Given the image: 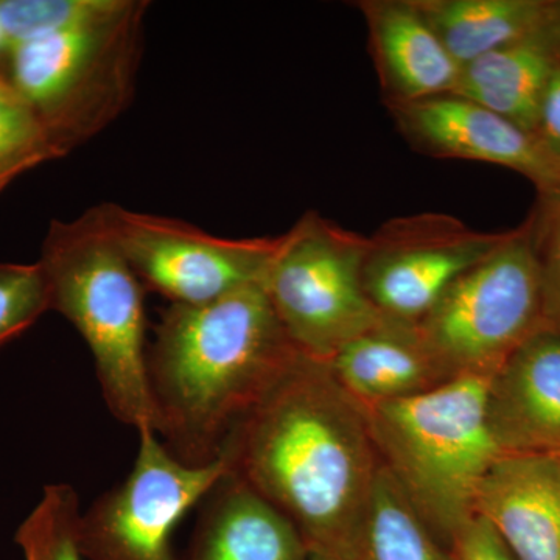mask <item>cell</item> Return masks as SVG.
Returning <instances> with one entry per match:
<instances>
[{
    "label": "cell",
    "instance_id": "cell-1",
    "mask_svg": "<svg viewBox=\"0 0 560 560\" xmlns=\"http://www.w3.org/2000/svg\"><path fill=\"white\" fill-rule=\"evenodd\" d=\"M220 458L296 528L308 552L355 560L383 464L366 410L326 361L300 353Z\"/></svg>",
    "mask_w": 560,
    "mask_h": 560
},
{
    "label": "cell",
    "instance_id": "cell-2",
    "mask_svg": "<svg viewBox=\"0 0 560 560\" xmlns=\"http://www.w3.org/2000/svg\"><path fill=\"white\" fill-rule=\"evenodd\" d=\"M300 353L264 283L206 304H171L147 353L154 433L187 466L215 463Z\"/></svg>",
    "mask_w": 560,
    "mask_h": 560
},
{
    "label": "cell",
    "instance_id": "cell-3",
    "mask_svg": "<svg viewBox=\"0 0 560 560\" xmlns=\"http://www.w3.org/2000/svg\"><path fill=\"white\" fill-rule=\"evenodd\" d=\"M489 381L460 375L419 396L363 407L383 467L448 548L503 458L490 433Z\"/></svg>",
    "mask_w": 560,
    "mask_h": 560
},
{
    "label": "cell",
    "instance_id": "cell-4",
    "mask_svg": "<svg viewBox=\"0 0 560 560\" xmlns=\"http://www.w3.org/2000/svg\"><path fill=\"white\" fill-rule=\"evenodd\" d=\"M38 264L50 311L61 313L90 348L110 412L136 431L153 430L145 289L94 209L72 221H51Z\"/></svg>",
    "mask_w": 560,
    "mask_h": 560
},
{
    "label": "cell",
    "instance_id": "cell-5",
    "mask_svg": "<svg viewBox=\"0 0 560 560\" xmlns=\"http://www.w3.org/2000/svg\"><path fill=\"white\" fill-rule=\"evenodd\" d=\"M149 3L124 0L101 20L18 44L5 75L38 117L58 158L101 135L135 95Z\"/></svg>",
    "mask_w": 560,
    "mask_h": 560
},
{
    "label": "cell",
    "instance_id": "cell-6",
    "mask_svg": "<svg viewBox=\"0 0 560 560\" xmlns=\"http://www.w3.org/2000/svg\"><path fill=\"white\" fill-rule=\"evenodd\" d=\"M370 238L307 212L272 257L264 289L291 342L312 359L329 361L382 323L364 287Z\"/></svg>",
    "mask_w": 560,
    "mask_h": 560
},
{
    "label": "cell",
    "instance_id": "cell-7",
    "mask_svg": "<svg viewBox=\"0 0 560 560\" xmlns=\"http://www.w3.org/2000/svg\"><path fill=\"white\" fill-rule=\"evenodd\" d=\"M416 326L451 378L492 377L544 330L539 267L526 223L456 279Z\"/></svg>",
    "mask_w": 560,
    "mask_h": 560
},
{
    "label": "cell",
    "instance_id": "cell-8",
    "mask_svg": "<svg viewBox=\"0 0 560 560\" xmlns=\"http://www.w3.org/2000/svg\"><path fill=\"white\" fill-rule=\"evenodd\" d=\"M95 215L143 289L200 305L264 283L279 237H217L184 221L95 206Z\"/></svg>",
    "mask_w": 560,
    "mask_h": 560
},
{
    "label": "cell",
    "instance_id": "cell-9",
    "mask_svg": "<svg viewBox=\"0 0 560 560\" xmlns=\"http://www.w3.org/2000/svg\"><path fill=\"white\" fill-rule=\"evenodd\" d=\"M139 451L127 480L81 514L84 560H176L173 534L228 474L226 460L187 466L158 440L139 430Z\"/></svg>",
    "mask_w": 560,
    "mask_h": 560
},
{
    "label": "cell",
    "instance_id": "cell-10",
    "mask_svg": "<svg viewBox=\"0 0 560 560\" xmlns=\"http://www.w3.org/2000/svg\"><path fill=\"white\" fill-rule=\"evenodd\" d=\"M510 234L471 230L445 213L386 221L368 245L363 270L368 296L385 318L418 324L456 279Z\"/></svg>",
    "mask_w": 560,
    "mask_h": 560
},
{
    "label": "cell",
    "instance_id": "cell-11",
    "mask_svg": "<svg viewBox=\"0 0 560 560\" xmlns=\"http://www.w3.org/2000/svg\"><path fill=\"white\" fill-rule=\"evenodd\" d=\"M388 109L397 130L420 153L510 168L537 194L560 189V158L539 136L477 103L447 94Z\"/></svg>",
    "mask_w": 560,
    "mask_h": 560
},
{
    "label": "cell",
    "instance_id": "cell-12",
    "mask_svg": "<svg viewBox=\"0 0 560 560\" xmlns=\"http://www.w3.org/2000/svg\"><path fill=\"white\" fill-rule=\"evenodd\" d=\"M488 420L501 456L560 459L559 335H534L490 377Z\"/></svg>",
    "mask_w": 560,
    "mask_h": 560
},
{
    "label": "cell",
    "instance_id": "cell-13",
    "mask_svg": "<svg viewBox=\"0 0 560 560\" xmlns=\"http://www.w3.org/2000/svg\"><path fill=\"white\" fill-rule=\"evenodd\" d=\"M475 515L515 560H560V459L503 456L482 481Z\"/></svg>",
    "mask_w": 560,
    "mask_h": 560
},
{
    "label": "cell",
    "instance_id": "cell-14",
    "mask_svg": "<svg viewBox=\"0 0 560 560\" xmlns=\"http://www.w3.org/2000/svg\"><path fill=\"white\" fill-rule=\"evenodd\" d=\"M372 58L386 106L453 94L460 66L430 27L415 0H363Z\"/></svg>",
    "mask_w": 560,
    "mask_h": 560
},
{
    "label": "cell",
    "instance_id": "cell-15",
    "mask_svg": "<svg viewBox=\"0 0 560 560\" xmlns=\"http://www.w3.org/2000/svg\"><path fill=\"white\" fill-rule=\"evenodd\" d=\"M326 363L335 381L364 408L419 396L451 381L416 324L385 316Z\"/></svg>",
    "mask_w": 560,
    "mask_h": 560
},
{
    "label": "cell",
    "instance_id": "cell-16",
    "mask_svg": "<svg viewBox=\"0 0 560 560\" xmlns=\"http://www.w3.org/2000/svg\"><path fill=\"white\" fill-rule=\"evenodd\" d=\"M296 528L249 486L228 474L206 497L187 560H305Z\"/></svg>",
    "mask_w": 560,
    "mask_h": 560
},
{
    "label": "cell",
    "instance_id": "cell-17",
    "mask_svg": "<svg viewBox=\"0 0 560 560\" xmlns=\"http://www.w3.org/2000/svg\"><path fill=\"white\" fill-rule=\"evenodd\" d=\"M552 25L464 65L453 95L536 131L541 98L560 65Z\"/></svg>",
    "mask_w": 560,
    "mask_h": 560
},
{
    "label": "cell",
    "instance_id": "cell-18",
    "mask_svg": "<svg viewBox=\"0 0 560 560\" xmlns=\"http://www.w3.org/2000/svg\"><path fill=\"white\" fill-rule=\"evenodd\" d=\"M460 68L482 55L547 31L560 0H415Z\"/></svg>",
    "mask_w": 560,
    "mask_h": 560
},
{
    "label": "cell",
    "instance_id": "cell-19",
    "mask_svg": "<svg viewBox=\"0 0 560 560\" xmlns=\"http://www.w3.org/2000/svg\"><path fill=\"white\" fill-rule=\"evenodd\" d=\"M355 560H456L382 467Z\"/></svg>",
    "mask_w": 560,
    "mask_h": 560
},
{
    "label": "cell",
    "instance_id": "cell-20",
    "mask_svg": "<svg viewBox=\"0 0 560 560\" xmlns=\"http://www.w3.org/2000/svg\"><path fill=\"white\" fill-rule=\"evenodd\" d=\"M79 495L69 485H49L21 523L14 541L25 560H84L80 548Z\"/></svg>",
    "mask_w": 560,
    "mask_h": 560
},
{
    "label": "cell",
    "instance_id": "cell-21",
    "mask_svg": "<svg viewBox=\"0 0 560 560\" xmlns=\"http://www.w3.org/2000/svg\"><path fill=\"white\" fill-rule=\"evenodd\" d=\"M124 0H0V24L7 51L28 43L72 31L113 13Z\"/></svg>",
    "mask_w": 560,
    "mask_h": 560
},
{
    "label": "cell",
    "instance_id": "cell-22",
    "mask_svg": "<svg viewBox=\"0 0 560 560\" xmlns=\"http://www.w3.org/2000/svg\"><path fill=\"white\" fill-rule=\"evenodd\" d=\"M51 160H58V154L38 117L0 72V191Z\"/></svg>",
    "mask_w": 560,
    "mask_h": 560
},
{
    "label": "cell",
    "instance_id": "cell-23",
    "mask_svg": "<svg viewBox=\"0 0 560 560\" xmlns=\"http://www.w3.org/2000/svg\"><path fill=\"white\" fill-rule=\"evenodd\" d=\"M525 223L539 267L544 330L560 337V189L537 194Z\"/></svg>",
    "mask_w": 560,
    "mask_h": 560
},
{
    "label": "cell",
    "instance_id": "cell-24",
    "mask_svg": "<svg viewBox=\"0 0 560 560\" xmlns=\"http://www.w3.org/2000/svg\"><path fill=\"white\" fill-rule=\"evenodd\" d=\"M47 311L49 291L38 261L0 264V346L31 329Z\"/></svg>",
    "mask_w": 560,
    "mask_h": 560
},
{
    "label": "cell",
    "instance_id": "cell-25",
    "mask_svg": "<svg viewBox=\"0 0 560 560\" xmlns=\"http://www.w3.org/2000/svg\"><path fill=\"white\" fill-rule=\"evenodd\" d=\"M451 548L456 560H515L499 534L478 515L459 530Z\"/></svg>",
    "mask_w": 560,
    "mask_h": 560
},
{
    "label": "cell",
    "instance_id": "cell-26",
    "mask_svg": "<svg viewBox=\"0 0 560 560\" xmlns=\"http://www.w3.org/2000/svg\"><path fill=\"white\" fill-rule=\"evenodd\" d=\"M534 132L556 156L560 158V65L552 73L550 84L541 98Z\"/></svg>",
    "mask_w": 560,
    "mask_h": 560
},
{
    "label": "cell",
    "instance_id": "cell-27",
    "mask_svg": "<svg viewBox=\"0 0 560 560\" xmlns=\"http://www.w3.org/2000/svg\"><path fill=\"white\" fill-rule=\"evenodd\" d=\"M552 35H555L556 50H558L560 61V11L558 18H556L555 25H552Z\"/></svg>",
    "mask_w": 560,
    "mask_h": 560
},
{
    "label": "cell",
    "instance_id": "cell-28",
    "mask_svg": "<svg viewBox=\"0 0 560 560\" xmlns=\"http://www.w3.org/2000/svg\"><path fill=\"white\" fill-rule=\"evenodd\" d=\"M7 55V40L5 35H3L2 24H0V55Z\"/></svg>",
    "mask_w": 560,
    "mask_h": 560
},
{
    "label": "cell",
    "instance_id": "cell-29",
    "mask_svg": "<svg viewBox=\"0 0 560 560\" xmlns=\"http://www.w3.org/2000/svg\"><path fill=\"white\" fill-rule=\"evenodd\" d=\"M305 560H338V559L326 558V556L312 555V552H308L307 559H305Z\"/></svg>",
    "mask_w": 560,
    "mask_h": 560
}]
</instances>
